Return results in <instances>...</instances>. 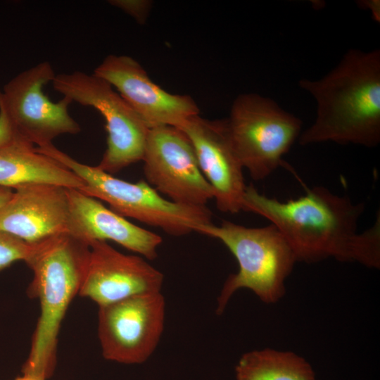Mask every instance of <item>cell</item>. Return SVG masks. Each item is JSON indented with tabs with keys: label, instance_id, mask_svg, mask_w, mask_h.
Returning <instances> with one entry per match:
<instances>
[{
	"label": "cell",
	"instance_id": "cell-20",
	"mask_svg": "<svg viewBox=\"0 0 380 380\" xmlns=\"http://www.w3.org/2000/svg\"><path fill=\"white\" fill-rule=\"evenodd\" d=\"M14 135V129L8 115L0 106V147L10 142Z\"/></svg>",
	"mask_w": 380,
	"mask_h": 380
},
{
	"label": "cell",
	"instance_id": "cell-22",
	"mask_svg": "<svg viewBox=\"0 0 380 380\" xmlns=\"http://www.w3.org/2000/svg\"><path fill=\"white\" fill-rule=\"evenodd\" d=\"M14 380H46V379L42 377L37 376L23 374L22 376L16 377Z\"/></svg>",
	"mask_w": 380,
	"mask_h": 380
},
{
	"label": "cell",
	"instance_id": "cell-4",
	"mask_svg": "<svg viewBox=\"0 0 380 380\" xmlns=\"http://www.w3.org/2000/svg\"><path fill=\"white\" fill-rule=\"evenodd\" d=\"M200 234L220 240L236 258L239 270L224 283L216 312L221 315L234 293L252 291L262 302L275 303L285 294V281L297 262L289 243L272 224L248 227L224 220L203 226Z\"/></svg>",
	"mask_w": 380,
	"mask_h": 380
},
{
	"label": "cell",
	"instance_id": "cell-11",
	"mask_svg": "<svg viewBox=\"0 0 380 380\" xmlns=\"http://www.w3.org/2000/svg\"><path fill=\"white\" fill-rule=\"evenodd\" d=\"M94 74L115 87L149 129L179 127L190 117L199 115V108L191 96L165 91L128 56L108 55Z\"/></svg>",
	"mask_w": 380,
	"mask_h": 380
},
{
	"label": "cell",
	"instance_id": "cell-7",
	"mask_svg": "<svg viewBox=\"0 0 380 380\" xmlns=\"http://www.w3.org/2000/svg\"><path fill=\"white\" fill-rule=\"evenodd\" d=\"M51 82L63 96L94 108L105 119L107 147L100 169L113 175L142 160L150 129L108 82L78 70L56 75Z\"/></svg>",
	"mask_w": 380,
	"mask_h": 380
},
{
	"label": "cell",
	"instance_id": "cell-12",
	"mask_svg": "<svg viewBox=\"0 0 380 380\" xmlns=\"http://www.w3.org/2000/svg\"><path fill=\"white\" fill-rule=\"evenodd\" d=\"M177 128L186 134L194 149L199 167L213 190L217 209L232 214L243 210L247 186L226 119L210 120L196 115Z\"/></svg>",
	"mask_w": 380,
	"mask_h": 380
},
{
	"label": "cell",
	"instance_id": "cell-3",
	"mask_svg": "<svg viewBox=\"0 0 380 380\" xmlns=\"http://www.w3.org/2000/svg\"><path fill=\"white\" fill-rule=\"evenodd\" d=\"M89 253L88 243L65 233L37 243L25 262L33 272L27 293L38 298L40 315L23 374L45 379L53 375L61 322L79 293Z\"/></svg>",
	"mask_w": 380,
	"mask_h": 380
},
{
	"label": "cell",
	"instance_id": "cell-5",
	"mask_svg": "<svg viewBox=\"0 0 380 380\" xmlns=\"http://www.w3.org/2000/svg\"><path fill=\"white\" fill-rule=\"evenodd\" d=\"M37 149L60 162L84 182L83 194L103 201L110 209L124 217H131L158 227L172 236L199 232L212 224L213 214L207 206H189L174 203L160 195L148 183L129 182L114 177L98 166L81 163L53 144Z\"/></svg>",
	"mask_w": 380,
	"mask_h": 380
},
{
	"label": "cell",
	"instance_id": "cell-9",
	"mask_svg": "<svg viewBox=\"0 0 380 380\" xmlns=\"http://www.w3.org/2000/svg\"><path fill=\"white\" fill-rule=\"evenodd\" d=\"M165 314L161 291L99 307L98 335L104 358L127 365L146 362L161 338Z\"/></svg>",
	"mask_w": 380,
	"mask_h": 380
},
{
	"label": "cell",
	"instance_id": "cell-17",
	"mask_svg": "<svg viewBox=\"0 0 380 380\" xmlns=\"http://www.w3.org/2000/svg\"><path fill=\"white\" fill-rule=\"evenodd\" d=\"M236 380H316L310 363L291 351L272 348L244 353L236 367Z\"/></svg>",
	"mask_w": 380,
	"mask_h": 380
},
{
	"label": "cell",
	"instance_id": "cell-1",
	"mask_svg": "<svg viewBox=\"0 0 380 380\" xmlns=\"http://www.w3.org/2000/svg\"><path fill=\"white\" fill-rule=\"evenodd\" d=\"M364 208L324 186L307 189L296 199L281 201L250 184L243 201V211L266 218L278 229L297 261L312 263L334 258L379 268V213L372 227L358 233Z\"/></svg>",
	"mask_w": 380,
	"mask_h": 380
},
{
	"label": "cell",
	"instance_id": "cell-10",
	"mask_svg": "<svg viewBox=\"0 0 380 380\" xmlns=\"http://www.w3.org/2000/svg\"><path fill=\"white\" fill-rule=\"evenodd\" d=\"M142 161L147 183L168 200L201 207L213 198V190L199 167L194 149L179 128L150 129Z\"/></svg>",
	"mask_w": 380,
	"mask_h": 380
},
{
	"label": "cell",
	"instance_id": "cell-14",
	"mask_svg": "<svg viewBox=\"0 0 380 380\" xmlns=\"http://www.w3.org/2000/svg\"><path fill=\"white\" fill-rule=\"evenodd\" d=\"M68 189L46 183L16 188L0 210V230L29 243L68 233Z\"/></svg>",
	"mask_w": 380,
	"mask_h": 380
},
{
	"label": "cell",
	"instance_id": "cell-8",
	"mask_svg": "<svg viewBox=\"0 0 380 380\" xmlns=\"http://www.w3.org/2000/svg\"><path fill=\"white\" fill-rule=\"evenodd\" d=\"M55 72L48 61L15 76L0 89V106L6 110L14 132L30 144L42 147L62 134H76L80 125L68 113L72 102L63 96L52 102L44 91Z\"/></svg>",
	"mask_w": 380,
	"mask_h": 380
},
{
	"label": "cell",
	"instance_id": "cell-6",
	"mask_svg": "<svg viewBox=\"0 0 380 380\" xmlns=\"http://www.w3.org/2000/svg\"><path fill=\"white\" fill-rule=\"evenodd\" d=\"M226 123L243 169L256 181L266 179L281 165L302 126L298 118L274 101L254 93L235 99Z\"/></svg>",
	"mask_w": 380,
	"mask_h": 380
},
{
	"label": "cell",
	"instance_id": "cell-16",
	"mask_svg": "<svg viewBox=\"0 0 380 380\" xmlns=\"http://www.w3.org/2000/svg\"><path fill=\"white\" fill-rule=\"evenodd\" d=\"M46 183L81 189L84 182L60 162L39 151L15 134L0 147V186L15 189L30 184Z\"/></svg>",
	"mask_w": 380,
	"mask_h": 380
},
{
	"label": "cell",
	"instance_id": "cell-19",
	"mask_svg": "<svg viewBox=\"0 0 380 380\" xmlns=\"http://www.w3.org/2000/svg\"><path fill=\"white\" fill-rule=\"evenodd\" d=\"M109 2L132 15L140 24L145 23L151 6V1L146 0H112Z\"/></svg>",
	"mask_w": 380,
	"mask_h": 380
},
{
	"label": "cell",
	"instance_id": "cell-13",
	"mask_svg": "<svg viewBox=\"0 0 380 380\" xmlns=\"http://www.w3.org/2000/svg\"><path fill=\"white\" fill-rule=\"evenodd\" d=\"M89 246V258L80 296L103 307L161 291L164 276L144 258L120 253L104 241H93Z\"/></svg>",
	"mask_w": 380,
	"mask_h": 380
},
{
	"label": "cell",
	"instance_id": "cell-15",
	"mask_svg": "<svg viewBox=\"0 0 380 380\" xmlns=\"http://www.w3.org/2000/svg\"><path fill=\"white\" fill-rule=\"evenodd\" d=\"M68 192L70 234L88 244L93 241H112L145 259L157 258L162 243L159 235L132 224L79 189L68 188Z\"/></svg>",
	"mask_w": 380,
	"mask_h": 380
},
{
	"label": "cell",
	"instance_id": "cell-2",
	"mask_svg": "<svg viewBox=\"0 0 380 380\" xmlns=\"http://www.w3.org/2000/svg\"><path fill=\"white\" fill-rule=\"evenodd\" d=\"M298 84L317 104L315 120L300 134V144L332 141L372 148L379 144V49H350L325 76Z\"/></svg>",
	"mask_w": 380,
	"mask_h": 380
},
{
	"label": "cell",
	"instance_id": "cell-18",
	"mask_svg": "<svg viewBox=\"0 0 380 380\" xmlns=\"http://www.w3.org/2000/svg\"><path fill=\"white\" fill-rule=\"evenodd\" d=\"M35 244L27 243L0 230V270L18 260L26 262L34 251Z\"/></svg>",
	"mask_w": 380,
	"mask_h": 380
},
{
	"label": "cell",
	"instance_id": "cell-21",
	"mask_svg": "<svg viewBox=\"0 0 380 380\" xmlns=\"http://www.w3.org/2000/svg\"><path fill=\"white\" fill-rule=\"evenodd\" d=\"M13 194V189L0 186V210L8 203Z\"/></svg>",
	"mask_w": 380,
	"mask_h": 380
}]
</instances>
